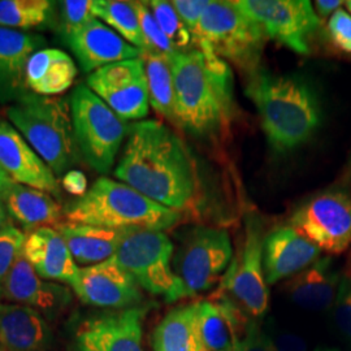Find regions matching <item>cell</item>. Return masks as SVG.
Here are the masks:
<instances>
[{
	"instance_id": "cell-38",
	"label": "cell",
	"mask_w": 351,
	"mask_h": 351,
	"mask_svg": "<svg viewBox=\"0 0 351 351\" xmlns=\"http://www.w3.org/2000/svg\"><path fill=\"white\" fill-rule=\"evenodd\" d=\"M175 7L176 12L181 17L184 24L193 36V32L199 24L203 14L208 8L211 0H175L171 1Z\"/></svg>"
},
{
	"instance_id": "cell-23",
	"label": "cell",
	"mask_w": 351,
	"mask_h": 351,
	"mask_svg": "<svg viewBox=\"0 0 351 351\" xmlns=\"http://www.w3.org/2000/svg\"><path fill=\"white\" fill-rule=\"evenodd\" d=\"M69 297L66 289L38 276L23 252L13 265L3 293V300L47 313L62 306Z\"/></svg>"
},
{
	"instance_id": "cell-41",
	"label": "cell",
	"mask_w": 351,
	"mask_h": 351,
	"mask_svg": "<svg viewBox=\"0 0 351 351\" xmlns=\"http://www.w3.org/2000/svg\"><path fill=\"white\" fill-rule=\"evenodd\" d=\"M275 351H306L307 345L304 339L291 333H281L272 339Z\"/></svg>"
},
{
	"instance_id": "cell-28",
	"label": "cell",
	"mask_w": 351,
	"mask_h": 351,
	"mask_svg": "<svg viewBox=\"0 0 351 351\" xmlns=\"http://www.w3.org/2000/svg\"><path fill=\"white\" fill-rule=\"evenodd\" d=\"M154 351H206L198 323V302L164 316L152 333Z\"/></svg>"
},
{
	"instance_id": "cell-9",
	"label": "cell",
	"mask_w": 351,
	"mask_h": 351,
	"mask_svg": "<svg viewBox=\"0 0 351 351\" xmlns=\"http://www.w3.org/2000/svg\"><path fill=\"white\" fill-rule=\"evenodd\" d=\"M232 258L233 247L226 230L208 226L193 229L172 262L182 298L213 289L229 268Z\"/></svg>"
},
{
	"instance_id": "cell-14",
	"label": "cell",
	"mask_w": 351,
	"mask_h": 351,
	"mask_svg": "<svg viewBox=\"0 0 351 351\" xmlns=\"http://www.w3.org/2000/svg\"><path fill=\"white\" fill-rule=\"evenodd\" d=\"M73 290L85 303L103 308L125 310L142 301L138 284L114 258L80 268Z\"/></svg>"
},
{
	"instance_id": "cell-17",
	"label": "cell",
	"mask_w": 351,
	"mask_h": 351,
	"mask_svg": "<svg viewBox=\"0 0 351 351\" xmlns=\"http://www.w3.org/2000/svg\"><path fill=\"white\" fill-rule=\"evenodd\" d=\"M63 40L85 73H93L110 64L143 56L142 51L98 19L77 29Z\"/></svg>"
},
{
	"instance_id": "cell-44",
	"label": "cell",
	"mask_w": 351,
	"mask_h": 351,
	"mask_svg": "<svg viewBox=\"0 0 351 351\" xmlns=\"http://www.w3.org/2000/svg\"><path fill=\"white\" fill-rule=\"evenodd\" d=\"M12 226L11 224V216L7 211V207L4 204V202L0 201V233L4 232L7 228Z\"/></svg>"
},
{
	"instance_id": "cell-32",
	"label": "cell",
	"mask_w": 351,
	"mask_h": 351,
	"mask_svg": "<svg viewBox=\"0 0 351 351\" xmlns=\"http://www.w3.org/2000/svg\"><path fill=\"white\" fill-rule=\"evenodd\" d=\"M147 5L154 14L155 20L162 27L165 37L171 42L172 47L177 52H185L191 50L190 46L194 42L193 36L188 27L176 12L175 7L171 1L164 0H152L147 1Z\"/></svg>"
},
{
	"instance_id": "cell-6",
	"label": "cell",
	"mask_w": 351,
	"mask_h": 351,
	"mask_svg": "<svg viewBox=\"0 0 351 351\" xmlns=\"http://www.w3.org/2000/svg\"><path fill=\"white\" fill-rule=\"evenodd\" d=\"M267 36L263 29L239 10L234 1H211L193 40L251 75L261 68Z\"/></svg>"
},
{
	"instance_id": "cell-15",
	"label": "cell",
	"mask_w": 351,
	"mask_h": 351,
	"mask_svg": "<svg viewBox=\"0 0 351 351\" xmlns=\"http://www.w3.org/2000/svg\"><path fill=\"white\" fill-rule=\"evenodd\" d=\"M145 310L132 307L99 315L82 323L75 333L78 351H143Z\"/></svg>"
},
{
	"instance_id": "cell-13",
	"label": "cell",
	"mask_w": 351,
	"mask_h": 351,
	"mask_svg": "<svg viewBox=\"0 0 351 351\" xmlns=\"http://www.w3.org/2000/svg\"><path fill=\"white\" fill-rule=\"evenodd\" d=\"M88 88L124 121L149 113V88L142 58L106 65L90 73Z\"/></svg>"
},
{
	"instance_id": "cell-34",
	"label": "cell",
	"mask_w": 351,
	"mask_h": 351,
	"mask_svg": "<svg viewBox=\"0 0 351 351\" xmlns=\"http://www.w3.org/2000/svg\"><path fill=\"white\" fill-rule=\"evenodd\" d=\"M56 4V29L62 39L97 19L94 0H64Z\"/></svg>"
},
{
	"instance_id": "cell-37",
	"label": "cell",
	"mask_w": 351,
	"mask_h": 351,
	"mask_svg": "<svg viewBox=\"0 0 351 351\" xmlns=\"http://www.w3.org/2000/svg\"><path fill=\"white\" fill-rule=\"evenodd\" d=\"M328 32L336 47L345 52H351V14L339 8L330 16Z\"/></svg>"
},
{
	"instance_id": "cell-26",
	"label": "cell",
	"mask_w": 351,
	"mask_h": 351,
	"mask_svg": "<svg viewBox=\"0 0 351 351\" xmlns=\"http://www.w3.org/2000/svg\"><path fill=\"white\" fill-rule=\"evenodd\" d=\"M56 230L63 236L77 265H94L114 256L130 230L62 223Z\"/></svg>"
},
{
	"instance_id": "cell-24",
	"label": "cell",
	"mask_w": 351,
	"mask_h": 351,
	"mask_svg": "<svg viewBox=\"0 0 351 351\" xmlns=\"http://www.w3.org/2000/svg\"><path fill=\"white\" fill-rule=\"evenodd\" d=\"M341 277L330 258H320L301 274L291 277L285 290L290 300L301 308L324 311L335 304Z\"/></svg>"
},
{
	"instance_id": "cell-25",
	"label": "cell",
	"mask_w": 351,
	"mask_h": 351,
	"mask_svg": "<svg viewBox=\"0 0 351 351\" xmlns=\"http://www.w3.org/2000/svg\"><path fill=\"white\" fill-rule=\"evenodd\" d=\"M75 60L63 50L43 49L29 59L25 71L26 88L43 97H58L72 88L77 77Z\"/></svg>"
},
{
	"instance_id": "cell-35",
	"label": "cell",
	"mask_w": 351,
	"mask_h": 351,
	"mask_svg": "<svg viewBox=\"0 0 351 351\" xmlns=\"http://www.w3.org/2000/svg\"><path fill=\"white\" fill-rule=\"evenodd\" d=\"M25 239L24 232L13 226L0 233V300L13 265L23 252Z\"/></svg>"
},
{
	"instance_id": "cell-36",
	"label": "cell",
	"mask_w": 351,
	"mask_h": 351,
	"mask_svg": "<svg viewBox=\"0 0 351 351\" xmlns=\"http://www.w3.org/2000/svg\"><path fill=\"white\" fill-rule=\"evenodd\" d=\"M333 307L336 324L339 330L351 339V275L341 277Z\"/></svg>"
},
{
	"instance_id": "cell-29",
	"label": "cell",
	"mask_w": 351,
	"mask_h": 351,
	"mask_svg": "<svg viewBox=\"0 0 351 351\" xmlns=\"http://www.w3.org/2000/svg\"><path fill=\"white\" fill-rule=\"evenodd\" d=\"M147 78L150 106L162 117L178 126L175 84L169 60L160 55L145 52L142 56Z\"/></svg>"
},
{
	"instance_id": "cell-46",
	"label": "cell",
	"mask_w": 351,
	"mask_h": 351,
	"mask_svg": "<svg viewBox=\"0 0 351 351\" xmlns=\"http://www.w3.org/2000/svg\"><path fill=\"white\" fill-rule=\"evenodd\" d=\"M346 7H348V8L351 11V0L350 1H346Z\"/></svg>"
},
{
	"instance_id": "cell-8",
	"label": "cell",
	"mask_w": 351,
	"mask_h": 351,
	"mask_svg": "<svg viewBox=\"0 0 351 351\" xmlns=\"http://www.w3.org/2000/svg\"><path fill=\"white\" fill-rule=\"evenodd\" d=\"M113 258L141 288L151 294L163 295L167 302L182 298L172 267L173 243L163 232H128Z\"/></svg>"
},
{
	"instance_id": "cell-20",
	"label": "cell",
	"mask_w": 351,
	"mask_h": 351,
	"mask_svg": "<svg viewBox=\"0 0 351 351\" xmlns=\"http://www.w3.org/2000/svg\"><path fill=\"white\" fill-rule=\"evenodd\" d=\"M23 255L43 280L58 281L75 288L80 268L63 236L51 226L26 234Z\"/></svg>"
},
{
	"instance_id": "cell-40",
	"label": "cell",
	"mask_w": 351,
	"mask_h": 351,
	"mask_svg": "<svg viewBox=\"0 0 351 351\" xmlns=\"http://www.w3.org/2000/svg\"><path fill=\"white\" fill-rule=\"evenodd\" d=\"M62 189L69 194L77 195L78 198L85 195L88 191V178L84 172L78 169H71L60 178Z\"/></svg>"
},
{
	"instance_id": "cell-33",
	"label": "cell",
	"mask_w": 351,
	"mask_h": 351,
	"mask_svg": "<svg viewBox=\"0 0 351 351\" xmlns=\"http://www.w3.org/2000/svg\"><path fill=\"white\" fill-rule=\"evenodd\" d=\"M133 7L138 16L141 32L145 40V52L160 55L167 59H171L177 51L172 47L171 42L162 30V27L155 20L154 14L151 12L147 1H132Z\"/></svg>"
},
{
	"instance_id": "cell-42",
	"label": "cell",
	"mask_w": 351,
	"mask_h": 351,
	"mask_svg": "<svg viewBox=\"0 0 351 351\" xmlns=\"http://www.w3.org/2000/svg\"><path fill=\"white\" fill-rule=\"evenodd\" d=\"M343 4L341 0H317L315 1V7L317 11V17L326 19L329 14L339 11V7Z\"/></svg>"
},
{
	"instance_id": "cell-30",
	"label": "cell",
	"mask_w": 351,
	"mask_h": 351,
	"mask_svg": "<svg viewBox=\"0 0 351 351\" xmlns=\"http://www.w3.org/2000/svg\"><path fill=\"white\" fill-rule=\"evenodd\" d=\"M0 26L20 32L56 27V3L50 0H0Z\"/></svg>"
},
{
	"instance_id": "cell-21",
	"label": "cell",
	"mask_w": 351,
	"mask_h": 351,
	"mask_svg": "<svg viewBox=\"0 0 351 351\" xmlns=\"http://www.w3.org/2000/svg\"><path fill=\"white\" fill-rule=\"evenodd\" d=\"M250 317L224 295L198 302V323L206 351L236 350Z\"/></svg>"
},
{
	"instance_id": "cell-43",
	"label": "cell",
	"mask_w": 351,
	"mask_h": 351,
	"mask_svg": "<svg viewBox=\"0 0 351 351\" xmlns=\"http://www.w3.org/2000/svg\"><path fill=\"white\" fill-rule=\"evenodd\" d=\"M14 182L7 176V173L0 168V201H5L8 193L13 188Z\"/></svg>"
},
{
	"instance_id": "cell-22",
	"label": "cell",
	"mask_w": 351,
	"mask_h": 351,
	"mask_svg": "<svg viewBox=\"0 0 351 351\" xmlns=\"http://www.w3.org/2000/svg\"><path fill=\"white\" fill-rule=\"evenodd\" d=\"M50 328L39 311L17 303H0V348L3 351H42Z\"/></svg>"
},
{
	"instance_id": "cell-11",
	"label": "cell",
	"mask_w": 351,
	"mask_h": 351,
	"mask_svg": "<svg viewBox=\"0 0 351 351\" xmlns=\"http://www.w3.org/2000/svg\"><path fill=\"white\" fill-rule=\"evenodd\" d=\"M289 224L320 250L341 254L351 245V195L339 190L315 195L293 213Z\"/></svg>"
},
{
	"instance_id": "cell-19",
	"label": "cell",
	"mask_w": 351,
	"mask_h": 351,
	"mask_svg": "<svg viewBox=\"0 0 351 351\" xmlns=\"http://www.w3.org/2000/svg\"><path fill=\"white\" fill-rule=\"evenodd\" d=\"M46 46L37 33L0 26V103L12 104L29 91L25 85L29 59Z\"/></svg>"
},
{
	"instance_id": "cell-12",
	"label": "cell",
	"mask_w": 351,
	"mask_h": 351,
	"mask_svg": "<svg viewBox=\"0 0 351 351\" xmlns=\"http://www.w3.org/2000/svg\"><path fill=\"white\" fill-rule=\"evenodd\" d=\"M242 12L272 38L291 51L307 55L310 40L320 26V19L308 0H241L234 1Z\"/></svg>"
},
{
	"instance_id": "cell-4",
	"label": "cell",
	"mask_w": 351,
	"mask_h": 351,
	"mask_svg": "<svg viewBox=\"0 0 351 351\" xmlns=\"http://www.w3.org/2000/svg\"><path fill=\"white\" fill-rule=\"evenodd\" d=\"M64 217L69 224L164 232L178 223L180 213L151 201L124 182L101 177L85 195L68 203Z\"/></svg>"
},
{
	"instance_id": "cell-3",
	"label": "cell",
	"mask_w": 351,
	"mask_h": 351,
	"mask_svg": "<svg viewBox=\"0 0 351 351\" xmlns=\"http://www.w3.org/2000/svg\"><path fill=\"white\" fill-rule=\"evenodd\" d=\"M246 95L258 110L269 146L280 154L306 143L322 123L317 94L300 75L259 68L250 75Z\"/></svg>"
},
{
	"instance_id": "cell-10",
	"label": "cell",
	"mask_w": 351,
	"mask_h": 351,
	"mask_svg": "<svg viewBox=\"0 0 351 351\" xmlns=\"http://www.w3.org/2000/svg\"><path fill=\"white\" fill-rule=\"evenodd\" d=\"M263 245L262 226L255 216L249 215L242 249L228 268L220 294L252 320L262 317L269 303L268 284L264 276Z\"/></svg>"
},
{
	"instance_id": "cell-47",
	"label": "cell",
	"mask_w": 351,
	"mask_h": 351,
	"mask_svg": "<svg viewBox=\"0 0 351 351\" xmlns=\"http://www.w3.org/2000/svg\"><path fill=\"white\" fill-rule=\"evenodd\" d=\"M221 351H236V350H221Z\"/></svg>"
},
{
	"instance_id": "cell-2",
	"label": "cell",
	"mask_w": 351,
	"mask_h": 351,
	"mask_svg": "<svg viewBox=\"0 0 351 351\" xmlns=\"http://www.w3.org/2000/svg\"><path fill=\"white\" fill-rule=\"evenodd\" d=\"M175 84L178 126L201 138L226 130L234 112L233 73L207 47L176 52L168 59Z\"/></svg>"
},
{
	"instance_id": "cell-27",
	"label": "cell",
	"mask_w": 351,
	"mask_h": 351,
	"mask_svg": "<svg viewBox=\"0 0 351 351\" xmlns=\"http://www.w3.org/2000/svg\"><path fill=\"white\" fill-rule=\"evenodd\" d=\"M4 204L10 216L27 233L38 228L62 224L64 208L60 202L42 190L14 184Z\"/></svg>"
},
{
	"instance_id": "cell-39",
	"label": "cell",
	"mask_w": 351,
	"mask_h": 351,
	"mask_svg": "<svg viewBox=\"0 0 351 351\" xmlns=\"http://www.w3.org/2000/svg\"><path fill=\"white\" fill-rule=\"evenodd\" d=\"M236 351H275V348L272 339L264 333L256 320L251 319Z\"/></svg>"
},
{
	"instance_id": "cell-1",
	"label": "cell",
	"mask_w": 351,
	"mask_h": 351,
	"mask_svg": "<svg viewBox=\"0 0 351 351\" xmlns=\"http://www.w3.org/2000/svg\"><path fill=\"white\" fill-rule=\"evenodd\" d=\"M126 137L114 176L163 207L189 208L198 197L199 178L186 145L159 121H137Z\"/></svg>"
},
{
	"instance_id": "cell-7",
	"label": "cell",
	"mask_w": 351,
	"mask_h": 351,
	"mask_svg": "<svg viewBox=\"0 0 351 351\" xmlns=\"http://www.w3.org/2000/svg\"><path fill=\"white\" fill-rule=\"evenodd\" d=\"M69 103L81 158L98 173H110L129 126L88 85H77Z\"/></svg>"
},
{
	"instance_id": "cell-31",
	"label": "cell",
	"mask_w": 351,
	"mask_h": 351,
	"mask_svg": "<svg viewBox=\"0 0 351 351\" xmlns=\"http://www.w3.org/2000/svg\"><path fill=\"white\" fill-rule=\"evenodd\" d=\"M94 14L126 42L143 52L145 40L141 32L138 16L132 1L94 0Z\"/></svg>"
},
{
	"instance_id": "cell-5",
	"label": "cell",
	"mask_w": 351,
	"mask_h": 351,
	"mask_svg": "<svg viewBox=\"0 0 351 351\" xmlns=\"http://www.w3.org/2000/svg\"><path fill=\"white\" fill-rule=\"evenodd\" d=\"M13 128L60 180L82 160L75 142L71 103L27 91L5 111Z\"/></svg>"
},
{
	"instance_id": "cell-16",
	"label": "cell",
	"mask_w": 351,
	"mask_h": 351,
	"mask_svg": "<svg viewBox=\"0 0 351 351\" xmlns=\"http://www.w3.org/2000/svg\"><path fill=\"white\" fill-rule=\"evenodd\" d=\"M0 168L14 184L49 193L62 199L60 181L26 139L5 121H0Z\"/></svg>"
},
{
	"instance_id": "cell-45",
	"label": "cell",
	"mask_w": 351,
	"mask_h": 351,
	"mask_svg": "<svg viewBox=\"0 0 351 351\" xmlns=\"http://www.w3.org/2000/svg\"><path fill=\"white\" fill-rule=\"evenodd\" d=\"M315 351H339L337 349H324V348H320V349H317V350Z\"/></svg>"
},
{
	"instance_id": "cell-18",
	"label": "cell",
	"mask_w": 351,
	"mask_h": 351,
	"mask_svg": "<svg viewBox=\"0 0 351 351\" xmlns=\"http://www.w3.org/2000/svg\"><path fill=\"white\" fill-rule=\"evenodd\" d=\"M322 250L291 226H281L264 239V276L268 285L297 276L320 259Z\"/></svg>"
}]
</instances>
